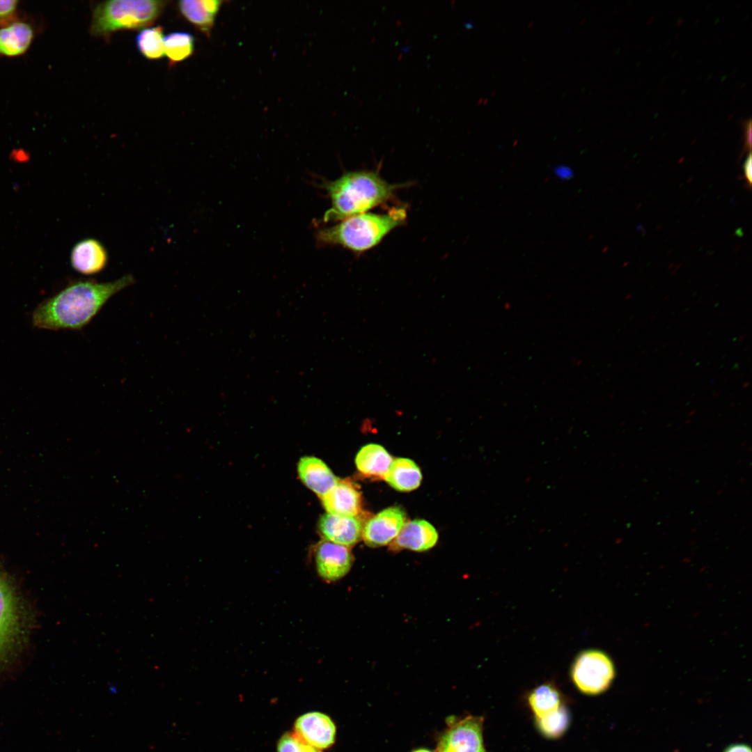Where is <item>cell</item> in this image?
Here are the masks:
<instances>
[{
	"instance_id": "e0dca14e",
	"label": "cell",
	"mask_w": 752,
	"mask_h": 752,
	"mask_svg": "<svg viewBox=\"0 0 752 752\" xmlns=\"http://www.w3.org/2000/svg\"><path fill=\"white\" fill-rule=\"evenodd\" d=\"M221 3L217 0H182L178 2V8L189 22L209 35Z\"/></svg>"
},
{
	"instance_id": "9a60e30c",
	"label": "cell",
	"mask_w": 752,
	"mask_h": 752,
	"mask_svg": "<svg viewBox=\"0 0 752 752\" xmlns=\"http://www.w3.org/2000/svg\"><path fill=\"white\" fill-rule=\"evenodd\" d=\"M71 264L79 273L93 275L102 272L108 262L105 247L98 240L93 238L78 242L71 253Z\"/></svg>"
},
{
	"instance_id": "30bf717a",
	"label": "cell",
	"mask_w": 752,
	"mask_h": 752,
	"mask_svg": "<svg viewBox=\"0 0 752 752\" xmlns=\"http://www.w3.org/2000/svg\"><path fill=\"white\" fill-rule=\"evenodd\" d=\"M295 733L313 747L322 750L334 744L336 728L328 715L313 712L306 713L297 719Z\"/></svg>"
},
{
	"instance_id": "7a4b0ae2",
	"label": "cell",
	"mask_w": 752,
	"mask_h": 752,
	"mask_svg": "<svg viewBox=\"0 0 752 752\" xmlns=\"http://www.w3.org/2000/svg\"><path fill=\"white\" fill-rule=\"evenodd\" d=\"M322 185L331 203L322 219L325 223L365 213L389 201L395 190L405 186L390 184L373 171L346 172Z\"/></svg>"
},
{
	"instance_id": "ac0fdd59",
	"label": "cell",
	"mask_w": 752,
	"mask_h": 752,
	"mask_svg": "<svg viewBox=\"0 0 752 752\" xmlns=\"http://www.w3.org/2000/svg\"><path fill=\"white\" fill-rule=\"evenodd\" d=\"M393 458L381 445L369 444L363 446L355 458L357 470L363 476L384 479Z\"/></svg>"
},
{
	"instance_id": "d4e9b609",
	"label": "cell",
	"mask_w": 752,
	"mask_h": 752,
	"mask_svg": "<svg viewBox=\"0 0 752 752\" xmlns=\"http://www.w3.org/2000/svg\"><path fill=\"white\" fill-rule=\"evenodd\" d=\"M17 1L0 0V25H4L13 20L17 7Z\"/></svg>"
},
{
	"instance_id": "4316f807",
	"label": "cell",
	"mask_w": 752,
	"mask_h": 752,
	"mask_svg": "<svg viewBox=\"0 0 752 752\" xmlns=\"http://www.w3.org/2000/svg\"><path fill=\"white\" fill-rule=\"evenodd\" d=\"M744 171L745 178L746 179V181H747V184L749 185H751V178H752V175H751V173H752V171H751V153H749L748 157L746 158V161L744 162Z\"/></svg>"
},
{
	"instance_id": "83f0119b",
	"label": "cell",
	"mask_w": 752,
	"mask_h": 752,
	"mask_svg": "<svg viewBox=\"0 0 752 752\" xmlns=\"http://www.w3.org/2000/svg\"><path fill=\"white\" fill-rule=\"evenodd\" d=\"M555 173L562 179H568L572 175V171L568 166H559L556 167Z\"/></svg>"
},
{
	"instance_id": "7402d4cb",
	"label": "cell",
	"mask_w": 752,
	"mask_h": 752,
	"mask_svg": "<svg viewBox=\"0 0 752 752\" xmlns=\"http://www.w3.org/2000/svg\"><path fill=\"white\" fill-rule=\"evenodd\" d=\"M139 53L147 59L155 60L164 56V36L161 26L141 30L136 36Z\"/></svg>"
},
{
	"instance_id": "f546056e",
	"label": "cell",
	"mask_w": 752,
	"mask_h": 752,
	"mask_svg": "<svg viewBox=\"0 0 752 752\" xmlns=\"http://www.w3.org/2000/svg\"><path fill=\"white\" fill-rule=\"evenodd\" d=\"M411 752H433L432 751L426 748H418L412 750Z\"/></svg>"
},
{
	"instance_id": "6da1fadb",
	"label": "cell",
	"mask_w": 752,
	"mask_h": 752,
	"mask_svg": "<svg viewBox=\"0 0 752 752\" xmlns=\"http://www.w3.org/2000/svg\"><path fill=\"white\" fill-rule=\"evenodd\" d=\"M134 283L132 274L109 282L77 281L41 303L33 313L32 323L43 329H81L113 296Z\"/></svg>"
},
{
	"instance_id": "484cf974",
	"label": "cell",
	"mask_w": 752,
	"mask_h": 752,
	"mask_svg": "<svg viewBox=\"0 0 752 752\" xmlns=\"http://www.w3.org/2000/svg\"><path fill=\"white\" fill-rule=\"evenodd\" d=\"M723 752H751V749L746 744L738 743L728 746Z\"/></svg>"
},
{
	"instance_id": "3957f363",
	"label": "cell",
	"mask_w": 752,
	"mask_h": 752,
	"mask_svg": "<svg viewBox=\"0 0 752 752\" xmlns=\"http://www.w3.org/2000/svg\"><path fill=\"white\" fill-rule=\"evenodd\" d=\"M406 218L407 211L401 207H393L384 214L365 212L318 229L315 238L320 246L338 245L361 253L377 246L391 230L402 225Z\"/></svg>"
},
{
	"instance_id": "44dd1931",
	"label": "cell",
	"mask_w": 752,
	"mask_h": 752,
	"mask_svg": "<svg viewBox=\"0 0 752 752\" xmlns=\"http://www.w3.org/2000/svg\"><path fill=\"white\" fill-rule=\"evenodd\" d=\"M194 47L195 38L190 33L175 31L164 36V55L171 65L191 56Z\"/></svg>"
},
{
	"instance_id": "4fadbf2b",
	"label": "cell",
	"mask_w": 752,
	"mask_h": 752,
	"mask_svg": "<svg viewBox=\"0 0 752 752\" xmlns=\"http://www.w3.org/2000/svg\"><path fill=\"white\" fill-rule=\"evenodd\" d=\"M438 540L435 528L423 519L406 522L396 538L390 543V549L399 551L409 549L425 551L433 547Z\"/></svg>"
},
{
	"instance_id": "277c9868",
	"label": "cell",
	"mask_w": 752,
	"mask_h": 752,
	"mask_svg": "<svg viewBox=\"0 0 752 752\" xmlns=\"http://www.w3.org/2000/svg\"><path fill=\"white\" fill-rule=\"evenodd\" d=\"M167 2L155 0H112L95 5L90 33L109 38L120 30L139 29L152 24L162 14Z\"/></svg>"
},
{
	"instance_id": "ba28073f",
	"label": "cell",
	"mask_w": 752,
	"mask_h": 752,
	"mask_svg": "<svg viewBox=\"0 0 752 752\" xmlns=\"http://www.w3.org/2000/svg\"><path fill=\"white\" fill-rule=\"evenodd\" d=\"M314 557L318 574L327 582L343 578L350 571L354 560L350 547L324 540L315 547Z\"/></svg>"
},
{
	"instance_id": "ffe728a7",
	"label": "cell",
	"mask_w": 752,
	"mask_h": 752,
	"mask_svg": "<svg viewBox=\"0 0 752 752\" xmlns=\"http://www.w3.org/2000/svg\"><path fill=\"white\" fill-rule=\"evenodd\" d=\"M528 702L535 719L554 712L563 705L560 691L551 683H544L533 689Z\"/></svg>"
},
{
	"instance_id": "8992f818",
	"label": "cell",
	"mask_w": 752,
	"mask_h": 752,
	"mask_svg": "<svg viewBox=\"0 0 752 752\" xmlns=\"http://www.w3.org/2000/svg\"><path fill=\"white\" fill-rule=\"evenodd\" d=\"M437 737L434 752H487L483 739L484 717L450 716Z\"/></svg>"
},
{
	"instance_id": "8fae6325",
	"label": "cell",
	"mask_w": 752,
	"mask_h": 752,
	"mask_svg": "<svg viewBox=\"0 0 752 752\" xmlns=\"http://www.w3.org/2000/svg\"><path fill=\"white\" fill-rule=\"evenodd\" d=\"M363 524L360 517L327 513L320 517L318 529L324 540L350 547L362 538Z\"/></svg>"
},
{
	"instance_id": "4dcf8cb0",
	"label": "cell",
	"mask_w": 752,
	"mask_h": 752,
	"mask_svg": "<svg viewBox=\"0 0 752 752\" xmlns=\"http://www.w3.org/2000/svg\"><path fill=\"white\" fill-rule=\"evenodd\" d=\"M472 26V24L471 22L467 23V27H469V26Z\"/></svg>"
},
{
	"instance_id": "2e32d148",
	"label": "cell",
	"mask_w": 752,
	"mask_h": 752,
	"mask_svg": "<svg viewBox=\"0 0 752 752\" xmlns=\"http://www.w3.org/2000/svg\"><path fill=\"white\" fill-rule=\"evenodd\" d=\"M32 26L24 22L13 20L0 27V55L14 57L24 54L33 39Z\"/></svg>"
},
{
	"instance_id": "5bb4252c",
	"label": "cell",
	"mask_w": 752,
	"mask_h": 752,
	"mask_svg": "<svg viewBox=\"0 0 752 752\" xmlns=\"http://www.w3.org/2000/svg\"><path fill=\"white\" fill-rule=\"evenodd\" d=\"M297 473L301 482L320 498L331 490L338 480L322 460L313 456L300 458Z\"/></svg>"
},
{
	"instance_id": "cb8c5ba5",
	"label": "cell",
	"mask_w": 752,
	"mask_h": 752,
	"mask_svg": "<svg viewBox=\"0 0 752 752\" xmlns=\"http://www.w3.org/2000/svg\"><path fill=\"white\" fill-rule=\"evenodd\" d=\"M277 752H322L299 737L295 733H287L279 739Z\"/></svg>"
},
{
	"instance_id": "52a82bcc",
	"label": "cell",
	"mask_w": 752,
	"mask_h": 752,
	"mask_svg": "<svg viewBox=\"0 0 752 752\" xmlns=\"http://www.w3.org/2000/svg\"><path fill=\"white\" fill-rule=\"evenodd\" d=\"M23 615L16 591L0 570V668L22 635Z\"/></svg>"
},
{
	"instance_id": "f1b7e54d",
	"label": "cell",
	"mask_w": 752,
	"mask_h": 752,
	"mask_svg": "<svg viewBox=\"0 0 752 752\" xmlns=\"http://www.w3.org/2000/svg\"><path fill=\"white\" fill-rule=\"evenodd\" d=\"M746 133H745L746 144L747 146L751 148V120H749L746 123Z\"/></svg>"
},
{
	"instance_id": "5b68a950",
	"label": "cell",
	"mask_w": 752,
	"mask_h": 752,
	"mask_svg": "<svg viewBox=\"0 0 752 752\" xmlns=\"http://www.w3.org/2000/svg\"><path fill=\"white\" fill-rule=\"evenodd\" d=\"M571 678L575 687L586 695H597L611 685L615 675L611 659L603 652L587 650L574 659Z\"/></svg>"
},
{
	"instance_id": "7c38bea8",
	"label": "cell",
	"mask_w": 752,
	"mask_h": 752,
	"mask_svg": "<svg viewBox=\"0 0 752 752\" xmlns=\"http://www.w3.org/2000/svg\"><path fill=\"white\" fill-rule=\"evenodd\" d=\"M329 514L359 517L362 511L361 493L350 480H338L335 486L321 497Z\"/></svg>"
},
{
	"instance_id": "d6986e66",
	"label": "cell",
	"mask_w": 752,
	"mask_h": 752,
	"mask_svg": "<svg viewBox=\"0 0 752 752\" xmlns=\"http://www.w3.org/2000/svg\"><path fill=\"white\" fill-rule=\"evenodd\" d=\"M384 480L398 491L409 492L419 487L422 474L413 460L398 457L393 460Z\"/></svg>"
},
{
	"instance_id": "9c48e42d",
	"label": "cell",
	"mask_w": 752,
	"mask_h": 752,
	"mask_svg": "<svg viewBox=\"0 0 752 752\" xmlns=\"http://www.w3.org/2000/svg\"><path fill=\"white\" fill-rule=\"evenodd\" d=\"M406 520V514L401 508H387L363 524L362 538L371 547L387 545L396 538Z\"/></svg>"
},
{
	"instance_id": "603a6c76",
	"label": "cell",
	"mask_w": 752,
	"mask_h": 752,
	"mask_svg": "<svg viewBox=\"0 0 752 752\" xmlns=\"http://www.w3.org/2000/svg\"><path fill=\"white\" fill-rule=\"evenodd\" d=\"M569 723L570 715L563 705L554 712L536 719L538 729L549 738L561 736L567 729Z\"/></svg>"
}]
</instances>
